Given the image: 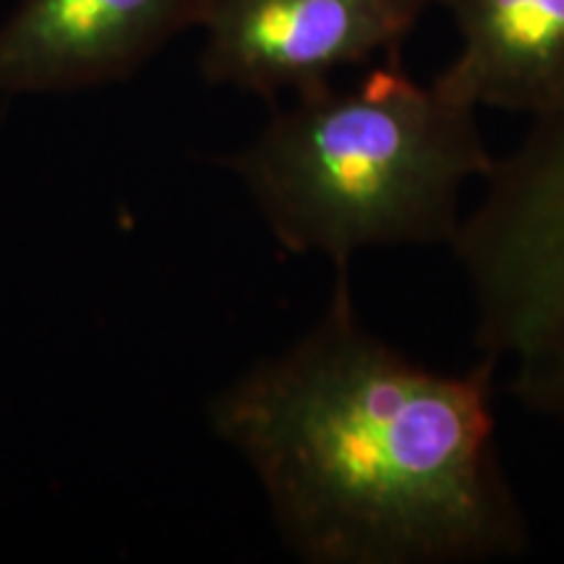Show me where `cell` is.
<instances>
[{
  "mask_svg": "<svg viewBox=\"0 0 564 564\" xmlns=\"http://www.w3.org/2000/svg\"><path fill=\"white\" fill-rule=\"evenodd\" d=\"M497 366L429 369L358 316L348 267L319 322L215 394L209 423L308 564H478L531 546L497 449Z\"/></svg>",
  "mask_w": 564,
  "mask_h": 564,
  "instance_id": "1",
  "label": "cell"
},
{
  "mask_svg": "<svg viewBox=\"0 0 564 564\" xmlns=\"http://www.w3.org/2000/svg\"><path fill=\"white\" fill-rule=\"evenodd\" d=\"M432 0H209L202 74L274 100L398 53Z\"/></svg>",
  "mask_w": 564,
  "mask_h": 564,
  "instance_id": "4",
  "label": "cell"
},
{
  "mask_svg": "<svg viewBox=\"0 0 564 564\" xmlns=\"http://www.w3.org/2000/svg\"><path fill=\"white\" fill-rule=\"evenodd\" d=\"M494 165L476 110L413 82L398 53L352 87L295 95L228 160L282 249L337 267L382 246H453L465 186Z\"/></svg>",
  "mask_w": 564,
  "mask_h": 564,
  "instance_id": "2",
  "label": "cell"
},
{
  "mask_svg": "<svg viewBox=\"0 0 564 564\" xmlns=\"http://www.w3.org/2000/svg\"><path fill=\"white\" fill-rule=\"evenodd\" d=\"M209 0H19L0 24V95H63L129 79Z\"/></svg>",
  "mask_w": 564,
  "mask_h": 564,
  "instance_id": "5",
  "label": "cell"
},
{
  "mask_svg": "<svg viewBox=\"0 0 564 564\" xmlns=\"http://www.w3.org/2000/svg\"><path fill=\"white\" fill-rule=\"evenodd\" d=\"M457 55L432 82L449 102L539 118L564 100V0H442Z\"/></svg>",
  "mask_w": 564,
  "mask_h": 564,
  "instance_id": "6",
  "label": "cell"
},
{
  "mask_svg": "<svg viewBox=\"0 0 564 564\" xmlns=\"http://www.w3.org/2000/svg\"><path fill=\"white\" fill-rule=\"evenodd\" d=\"M484 183L453 243L476 343L520 405L564 423V100Z\"/></svg>",
  "mask_w": 564,
  "mask_h": 564,
  "instance_id": "3",
  "label": "cell"
}]
</instances>
